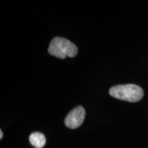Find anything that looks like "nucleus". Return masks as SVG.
I'll return each instance as SVG.
<instances>
[{"label": "nucleus", "mask_w": 148, "mask_h": 148, "mask_svg": "<svg viewBox=\"0 0 148 148\" xmlns=\"http://www.w3.org/2000/svg\"><path fill=\"white\" fill-rule=\"evenodd\" d=\"M109 94L112 97L121 100L136 102L140 101L143 97V90L136 84H119L110 88Z\"/></svg>", "instance_id": "obj_1"}, {"label": "nucleus", "mask_w": 148, "mask_h": 148, "mask_svg": "<svg viewBox=\"0 0 148 148\" xmlns=\"http://www.w3.org/2000/svg\"><path fill=\"white\" fill-rule=\"evenodd\" d=\"M48 51L58 58H73L77 53V48L70 40L61 37H55L49 44Z\"/></svg>", "instance_id": "obj_2"}, {"label": "nucleus", "mask_w": 148, "mask_h": 148, "mask_svg": "<svg viewBox=\"0 0 148 148\" xmlns=\"http://www.w3.org/2000/svg\"><path fill=\"white\" fill-rule=\"evenodd\" d=\"M85 115V110L82 106H77L70 111L64 119L66 126L71 129H75L82 124Z\"/></svg>", "instance_id": "obj_3"}, {"label": "nucleus", "mask_w": 148, "mask_h": 148, "mask_svg": "<svg viewBox=\"0 0 148 148\" xmlns=\"http://www.w3.org/2000/svg\"><path fill=\"white\" fill-rule=\"evenodd\" d=\"M29 140L36 148H42L46 143V138L44 134L40 132H33L29 135Z\"/></svg>", "instance_id": "obj_4"}, {"label": "nucleus", "mask_w": 148, "mask_h": 148, "mask_svg": "<svg viewBox=\"0 0 148 148\" xmlns=\"http://www.w3.org/2000/svg\"><path fill=\"white\" fill-rule=\"evenodd\" d=\"M3 137V132H2V130H0V138H2Z\"/></svg>", "instance_id": "obj_5"}]
</instances>
